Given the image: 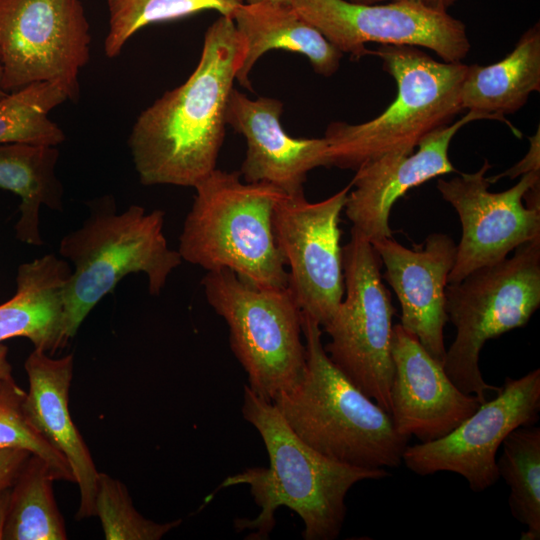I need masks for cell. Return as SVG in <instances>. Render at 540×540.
Segmentation results:
<instances>
[{"label":"cell","mask_w":540,"mask_h":540,"mask_svg":"<svg viewBox=\"0 0 540 540\" xmlns=\"http://www.w3.org/2000/svg\"><path fill=\"white\" fill-rule=\"evenodd\" d=\"M12 376V366L8 361V348L0 343V381Z\"/></svg>","instance_id":"d6a6232c"},{"label":"cell","mask_w":540,"mask_h":540,"mask_svg":"<svg viewBox=\"0 0 540 540\" xmlns=\"http://www.w3.org/2000/svg\"><path fill=\"white\" fill-rule=\"evenodd\" d=\"M58 158L57 146L0 144V188L21 199L15 230L24 243L43 244L39 231L42 206L62 210L63 188L55 173Z\"/></svg>","instance_id":"603a6c76"},{"label":"cell","mask_w":540,"mask_h":540,"mask_svg":"<svg viewBox=\"0 0 540 540\" xmlns=\"http://www.w3.org/2000/svg\"><path fill=\"white\" fill-rule=\"evenodd\" d=\"M26 392L13 376L0 381V449H23L49 465L56 481L75 482L66 457L57 450L29 419Z\"/></svg>","instance_id":"83f0119b"},{"label":"cell","mask_w":540,"mask_h":540,"mask_svg":"<svg viewBox=\"0 0 540 540\" xmlns=\"http://www.w3.org/2000/svg\"><path fill=\"white\" fill-rule=\"evenodd\" d=\"M351 185L309 202L304 192L284 194L273 214L276 243L288 272V289L302 313L325 325L344 296L339 218Z\"/></svg>","instance_id":"7c38bea8"},{"label":"cell","mask_w":540,"mask_h":540,"mask_svg":"<svg viewBox=\"0 0 540 540\" xmlns=\"http://www.w3.org/2000/svg\"><path fill=\"white\" fill-rule=\"evenodd\" d=\"M540 91V25L527 29L513 50L486 66L468 65L460 90L462 110L481 119L509 122L505 115L521 109Z\"/></svg>","instance_id":"7402d4cb"},{"label":"cell","mask_w":540,"mask_h":540,"mask_svg":"<svg viewBox=\"0 0 540 540\" xmlns=\"http://www.w3.org/2000/svg\"><path fill=\"white\" fill-rule=\"evenodd\" d=\"M400 1H409V2L417 3L423 6H427L433 9L448 11V9L452 7L456 3L457 0H400Z\"/></svg>","instance_id":"836d02e7"},{"label":"cell","mask_w":540,"mask_h":540,"mask_svg":"<svg viewBox=\"0 0 540 540\" xmlns=\"http://www.w3.org/2000/svg\"><path fill=\"white\" fill-rule=\"evenodd\" d=\"M371 244L385 267L382 277L399 300L400 325L416 336L429 354L443 362V330L449 321L445 290L455 262L454 240L444 233H432L414 249L392 237Z\"/></svg>","instance_id":"2e32d148"},{"label":"cell","mask_w":540,"mask_h":540,"mask_svg":"<svg viewBox=\"0 0 540 540\" xmlns=\"http://www.w3.org/2000/svg\"><path fill=\"white\" fill-rule=\"evenodd\" d=\"M164 217L161 210L147 213L139 205L117 213L114 204L107 202L93 207L83 225L62 238L59 253L74 266L65 290L68 340L126 275L143 272L149 293L160 294L170 273L183 261L179 252L167 244Z\"/></svg>","instance_id":"8992f818"},{"label":"cell","mask_w":540,"mask_h":540,"mask_svg":"<svg viewBox=\"0 0 540 540\" xmlns=\"http://www.w3.org/2000/svg\"><path fill=\"white\" fill-rule=\"evenodd\" d=\"M487 159L473 173L438 179L437 190L457 212L462 234L448 284L505 259L518 246L540 236V207L525 206L524 195L540 186V172H529L508 190L493 193L485 174Z\"/></svg>","instance_id":"5bb4252c"},{"label":"cell","mask_w":540,"mask_h":540,"mask_svg":"<svg viewBox=\"0 0 540 540\" xmlns=\"http://www.w3.org/2000/svg\"><path fill=\"white\" fill-rule=\"evenodd\" d=\"M529 150L527 154L516 163L513 167L509 168L505 172L488 177L490 184L495 183L503 177H509L514 179L518 176H522L529 172H540V130L537 128V132L529 137Z\"/></svg>","instance_id":"f546056e"},{"label":"cell","mask_w":540,"mask_h":540,"mask_svg":"<svg viewBox=\"0 0 540 540\" xmlns=\"http://www.w3.org/2000/svg\"><path fill=\"white\" fill-rule=\"evenodd\" d=\"M244 0H107L109 31L104 42L109 58L118 56L126 42L143 27L177 20L206 10L232 18Z\"/></svg>","instance_id":"4316f807"},{"label":"cell","mask_w":540,"mask_h":540,"mask_svg":"<svg viewBox=\"0 0 540 540\" xmlns=\"http://www.w3.org/2000/svg\"><path fill=\"white\" fill-rule=\"evenodd\" d=\"M91 35L81 0H0V65L6 93L37 82L79 92Z\"/></svg>","instance_id":"30bf717a"},{"label":"cell","mask_w":540,"mask_h":540,"mask_svg":"<svg viewBox=\"0 0 540 540\" xmlns=\"http://www.w3.org/2000/svg\"><path fill=\"white\" fill-rule=\"evenodd\" d=\"M71 271L54 254L19 266L16 293L0 304V343L25 337L50 355L66 346L64 303Z\"/></svg>","instance_id":"ffe728a7"},{"label":"cell","mask_w":540,"mask_h":540,"mask_svg":"<svg viewBox=\"0 0 540 540\" xmlns=\"http://www.w3.org/2000/svg\"><path fill=\"white\" fill-rule=\"evenodd\" d=\"M201 283L208 304L228 326L247 386L270 402L290 390L304 371L305 344L301 310L288 287H260L228 269L208 271Z\"/></svg>","instance_id":"ba28073f"},{"label":"cell","mask_w":540,"mask_h":540,"mask_svg":"<svg viewBox=\"0 0 540 540\" xmlns=\"http://www.w3.org/2000/svg\"><path fill=\"white\" fill-rule=\"evenodd\" d=\"M244 53L233 19L221 15L206 30L200 60L188 79L141 112L128 145L143 185L194 188L216 169Z\"/></svg>","instance_id":"6da1fadb"},{"label":"cell","mask_w":540,"mask_h":540,"mask_svg":"<svg viewBox=\"0 0 540 540\" xmlns=\"http://www.w3.org/2000/svg\"><path fill=\"white\" fill-rule=\"evenodd\" d=\"M292 0H244L245 3H256V2H270L277 4H286L290 5Z\"/></svg>","instance_id":"e575fe53"},{"label":"cell","mask_w":540,"mask_h":540,"mask_svg":"<svg viewBox=\"0 0 540 540\" xmlns=\"http://www.w3.org/2000/svg\"><path fill=\"white\" fill-rule=\"evenodd\" d=\"M305 367L272 402L292 431L327 458L367 468H397L407 447L392 419L331 361L320 324L301 312Z\"/></svg>","instance_id":"3957f363"},{"label":"cell","mask_w":540,"mask_h":540,"mask_svg":"<svg viewBox=\"0 0 540 540\" xmlns=\"http://www.w3.org/2000/svg\"><path fill=\"white\" fill-rule=\"evenodd\" d=\"M11 487L0 491V540L4 538V529L9 510Z\"/></svg>","instance_id":"1f68e13d"},{"label":"cell","mask_w":540,"mask_h":540,"mask_svg":"<svg viewBox=\"0 0 540 540\" xmlns=\"http://www.w3.org/2000/svg\"><path fill=\"white\" fill-rule=\"evenodd\" d=\"M475 120L480 118L467 112L425 137L415 153L386 154L361 165L350 183L353 189L344 206L351 229L370 243L392 237L389 216L394 203L414 187L457 172L449 159L451 141L464 125Z\"/></svg>","instance_id":"e0dca14e"},{"label":"cell","mask_w":540,"mask_h":540,"mask_svg":"<svg viewBox=\"0 0 540 540\" xmlns=\"http://www.w3.org/2000/svg\"><path fill=\"white\" fill-rule=\"evenodd\" d=\"M194 189L179 237L182 260L207 272L231 270L260 287H287L288 272L273 227L275 207L285 193L269 183L243 182L240 172L217 168Z\"/></svg>","instance_id":"277c9868"},{"label":"cell","mask_w":540,"mask_h":540,"mask_svg":"<svg viewBox=\"0 0 540 540\" xmlns=\"http://www.w3.org/2000/svg\"><path fill=\"white\" fill-rule=\"evenodd\" d=\"M1 82H2V67L0 65V98L7 94L2 88Z\"/></svg>","instance_id":"8d00e7d4"},{"label":"cell","mask_w":540,"mask_h":540,"mask_svg":"<svg viewBox=\"0 0 540 540\" xmlns=\"http://www.w3.org/2000/svg\"><path fill=\"white\" fill-rule=\"evenodd\" d=\"M46 461L30 455L11 486L4 540H65L67 532Z\"/></svg>","instance_id":"cb8c5ba5"},{"label":"cell","mask_w":540,"mask_h":540,"mask_svg":"<svg viewBox=\"0 0 540 540\" xmlns=\"http://www.w3.org/2000/svg\"><path fill=\"white\" fill-rule=\"evenodd\" d=\"M446 312L455 338L444 369L464 393L481 403L500 387L488 384L479 366L486 341L523 327L540 306V236L518 246L511 257L479 268L446 286Z\"/></svg>","instance_id":"52a82bcc"},{"label":"cell","mask_w":540,"mask_h":540,"mask_svg":"<svg viewBox=\"0 0 540 540\" xmlns=\"http://www.w3.org/2000/svg\"><path fill=\"white\" fill-rule=\"evenodd\" d=\"M342 262L344 296L322 326L330 337L324 349L356 387L389 413L396 309L383 283L382 262L372 244L353 229L342 247Z\"/></svg>","instance_id":"9c48e42d"},{"label":"cell","mask_w":540,"mask_h":540,"mask_svg":"<svg viewBox=\"0 0 540 540\" xmlns=\"http://www.w3.org/2000/svg\"><path fill=\"white\" fill-rule=\"evenodd\" d=\"M243 418L260 434L269 467H253L229 476L220 487L247 484L260 508L253 519H237L238 531L266 539L275 524V511L287 507L303 521L305 540H334L346 516L345 498L358 482L379 480L384 468L354 467L332 460L304 443L288 426L274 404L244 386Z\"/></svg>","instance_id":"7a4b0ae2"},{"label":"cell","mask_w":540,"mask_h":540,"mask_svg":"<svg viewBox=\"0 0 540 540\" xmlns=\"http://www.w3.org/2000/svg\"><path fill=\"white\" fill-rule=\"evenodd\" d=\"M290 5L341 53L354 59L371 54L368 43L425 48L445 62H462L471 48L461 20L448 11L409 1L292 0Z\"/></svg>","instance_id":"8fae6325"},{"label":"cell","mask_w":540,"mask_h":540,"mask_svg":"<svg viewBox=\"0 0 540 540\" xmlns=\"http://www.w3.org/2000/svg\"><path fill=\"white\" fill-rule=\"evenodd\" d=\"M540 411V369L506 378L497 395L447 435L405 448L402 462L426 476L448 471L461 475L474 492L494 485L499 477L496 453L509 433L530 426Z\"/></svg>","instance_id":"4fadbf2b"},{"label":"cell","mask_w":540,"mask_h":540,"mask_svg":"<svg viewBox=\"0 0 540 540\" xmlns=\"http://www.w3.org/2000/svg\"><path fill=\"white\" fill-rule=\"evenodd\" d=\"M68 99L67 90L53 82H37L7 93L0 98V144L58 146L65 134L48 115Z\"/></svg>","instance_id":"484cf974"},{"label":"cell","mask_w":540,"mask_h":540,"mask_svg":"<svg viewBox=\"0 0 540 540\" xmlns=\"http://www.w3.org/2000/svg\"><path fill=\"white\" fill-rule=\"evenodd\" d=\"M30 455L23 449H0V491L13 485Z\"/></svg>","instance_id":"4dcf8cb0"},{"label":"cell","mask_w":540,"mask_h":540,"mask_svg":"<svg viewBox=\"0 0 540 540\" xmlns=\"http://www.w3.org/2000/svg\"><path fill=\"white\" fill-rule=\"evenodd\" d=\"M245 43L239 84L252 90L249 73L269 50L282 49L304 55L314 71L330 77L338 70L342 54L291 5L270 2L243 3L232 17Z\"/></svg>","instance_id":"44dd1931"},{"label":"cell","mask_w":540,"mask_h":540,"mask_svg":"<svg viewBox=\"0 0 540 540\" xmlns=\"http://www.w3.org/2000/svg\"><path fill=\"white\" fill-rule=\"evenodd\" d=\"M497 460L499 477L510 489L509 507L525 525L521 540L540 539V428L522 426L507 435Z\"/></svg>","instance_id":"d4e9b609"},{"label":"cell","mask_w":540,"mask_h":540,"mask_svg":"<svg viewBox=\"0 0 540 540\" xmlns=\"http://www.w3.org/2000/svg\"><path fill=\"white\" fill-rule=\"evenodd\" d=\"M394 374L389 415L397 432L420 442L439 439L472 415L481 402L462 392L416 336L393 326Z\"/></svg>","instance_id":"9a60e30c"},{"label":"cell","mask_w":540,"mask_h":540,"mask_svg":"<svg viewBox=\"0 0 540 540\" xmlns=\"http://www.w3.org/2000/svg\"><path fill=\"white\" fill-rule=\"evenodd\" d=\"M349 1L353 3H359V4H375V3H382V2H387L391 0H349Z\"/></svg>","instance_id":"d590c367"},{"label":"cell","mask_w":540,"mask_h":540,"mask_svg":"<svg viewBox=\"0 0 540 540\" xmlns=\"http://www.w3.org/2000/svg\"><path fill=\"white\" fill-rule=\"evenodd\" d=\"M282 111L278 99H250L233 88L225 120L246 141L239 171L244 181L269 183L292 195L304 192L303 184L312 169L330 167L328 143L324 137H291L281 125Z\"/></svg>","instance_id":"ac0fdd59"},{"label":"cell","mask_w":540,"mask_h":540,"mask_svg":"<svg viewBox=\"0 0 540 540\" xmlns=\"http://www.w3.org/2000/svg\"><path fill=\"white\" fill-rule=\"evenodd\" d=\"M73 365V354L55 359L34 348L24 364L29 382L24 407L32 423L69 462L80 491L76 519L82 520L96 516L99 472L69 411Z\"/></svg>","instance_id":"d6986e66"},{"label":"cell","mask_w":540,"mask_h":540,"mask_svg":"<svg viewBox=\"0 0 540 540\" xmlns=\"http://www.w3.org/2000/svg\"><path fill=\"white\" fill-rule=\"evenodd\" d=\"M383 69L395 80L394 101L375 118L327 126L330 166L357 170L386 154L413 153L431 133L448 126L462 111L460 90L468 65L433 59L419 47L380 45Z\"/></svg>","instance_id":"5b68a950"},{"label":"cell","mask_w":540,"mask_h":540,"mask_svg":"<svg viewBox=\"0 0 540 540\" xmlns=\"http://www.w3.org/2000/svg\"><path fill=\"white\" fill-rule=\"evenodd\" d=\"M95 511L107 540H159L182 522L157 523L144 518L126 486L103 472L98 475Z\"/></svg>","instance_id":"f1b7e54d"}]
</instances>
